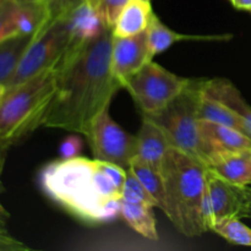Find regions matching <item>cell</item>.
<instances>
[{
    "label": "cell",
    "mask_w": 251,
    "mask_h": 251,
    "mask_svg": "<svg viewBox=\"0 0 251 251\" xmlns=\"http://www.w3.org/2000/svg\"><path fill=\"white\" fill-rule=\"evenodd\" d=\"M113 32L69 47L58 61L56 90L43 126L85 135L93 120L109 109L122 88L112 74Z\"/></svg>",
    "instance_id": "1"
},
{
    "label": "cell",
    "mask_w": 251,
    "mask_h": 251,
    "mask_svg": "<svg viewBox=\"0 0 251 251\" xmlns=\"http://www.w3.org/2000/svg\"><path fill=\"white\" fill-rule=\"evenodd\" d=\"M126 169L86 157L49 162L38 174L50 200L87 225L110 223L122 216Z\"/></svg>",
    "instance_id": "2"
},
{
    "label": "cell",
    "mask_w": 251,
    "mask_h": 251,
    "mask_svg": "<svg viewBox=\"0 0 251 251\" xmlns=\"http://www.w3.org/2000/svg\"><path fill=\"white\" fill-rule=\"evenodd\" d=\"M207 168L203 162L172 146L161 166L166 191L164 215L186 237L207 232L203 217Z\"/></svg>",
    "instance_id": "3"
},
{
    "label": "cell",
    "mask_w": 251,
    "mask_h": 251,
    "mask_svg": "<svg viewBox=\"0 0 251 251\" xmlns=\"http://www.w3.org/2000/svg\"><path fill=\"white\" fill-rule=\"evenodd\" d=\"M58 63L6 88L0 100V141L9 147L43 126L56 90Z\"/></svg>",
    "instance_id": "4"
},
{
    "label": "cell",
    "mask_w": 251,
    "mask_h": 251,
    "mask_svg": "<svg viewBox=\"0 0 251 251\" xmlns=\"http://www.w3.org/2000/svg\"><path fill=\"white\" fill-rule=\"evenodd\" d=\"M201 80H191L190 85L166 108L153 114H144L158 125L171 145L208 167L210 153L199 129L198 100Z\"/></svg>",
    "instance_id": "5"
},
{
    "label": "cell",
    "mask_w": 251,
    "mask_h": 251,
    "mask_svg": "<svg viewBox=\"0 0 251 251\" xmlns=\"http://www.w3.org/2000/svg\"><path fill=\"white\" fill-rule=\"evenodd\" d=\"M190 78L181 77L154 61H149L140 70L122 82L144 114L159 112L190 85Z\"/></svg>",
    "instance_id": "6"
},
{
    "label": "cell",
    "mask_w": 251,
    "mask_h": 251,
    "mask_svg": "<svg viewBox=\"0 0 251 251\" xmlns=\"http://www.w3.org/2000/svg\"><path fill=\"white\" fill-rule=\"evenodd\" d=\"M69 44L70 37L65 21L60 17L55 21L48 22L41 31L37 32L6 88L19 85L55 65L65 54Z\"/></svg>",
    "instance_id": "7"
},
{
    "label": "cell",
    "mask_w": 251,
    "mask_h": 251,
    "mask_svg": "<svg viewBox=\"0 0 251 251\" xmlns=\"http://www.w3.org/2000/svg\"><path fill=\"white\" fill-rule=\"evenodd\" d=\"M93 157L129 169L137 154V137L125 131L109 115V109L98 115L85 134Z\"/></svg>",
    "instance_id": "8"
},
{
    "label": "cell",
    "mask_w": 251,
    "mask_h": 251,
    "mask_svg": "<svg viewBox=\"0 0 251 251\" xmlns=\"http://www.w3.org/2000/svg\"><path fill=\"white\" fill-rule=\"evenodd\" d=\"M240 201L239 186L228 183L207 168L203 200V217L207 230L226 218L239 217Z\"/></svg>",
    "instance_id": "9"
},
{
    "label": "cell",
    "mask_w": 251,
    "mask_h": 251,
    "mask_svg": "<svg viewBox=\"0 0 251 251\" xmlns=\"http://www.w3.org/2000/svg\"><path fill=\"white\" fill-rule=\"evenodd\" d=\"M153 56L149 48L147 32L130 37H114L112 43L110 69L114 77L122 82L151 61Z\"/></svg>",
    "instance_id": "10"
},
{
    "label": "cell",
    "mask_w": 251,
    "mask_h": 251,
    "mask_svg": "<svg viewBox=\"0 0 251 251\" xmlns=\"http://www.w3.org/2000/svg\"><path fill=\"white\" fill-rule=\"evenodd\" d=\"M199 129L210 153L208 166L220 154L251 150V137L235 127L199 119Z\"/></svg>",
    "instance_id": "11"
},
{
    "label": "cell",
    "mask_w": 251,
    "mask_h": 251,
    "mask_svg": "<svg viewBox=\"0 0 251 251\" xmlns=\"http://www.w3.org/2000/svg\"><path fill=\"white\" fill-rule=\"evenodd\" d=\"M60 19V17H59ZM68 28L70 44L77 47L100 37L107 29L102 17L88 0H82L61 16Z\"/></svg>",
    "instance_id": "12"
},
{
    "label": "cell",
    "mask_w": 251,
    "mask_h": 251,
    "mask_svg": "<svg viewBox=\"0 0 251 251\" xmlns=\"http://www.w3.org/2000/svg\"><path fill=\"white\" fill-rule=\"evenodd\" d=\"M137 137V154L135 158L161 171L162 161L172 147L163 130L151 119L144 117Z\"/></svg>",
    "instance_id": "13"
},
{
    "label": "cell",
    "mask_w": 251,
    "mask_h": 251,
    "mask_svg": "<svg viewBox=\"0 0 251 251\" xmlns=\"http://www.w3.org/2000/svg\"><path fill=\"white\" fill-rule=\"evenodd\" d=\"M202 91L229 108L243 123L245 134L251 137V107L230 81L225 78L202 80Z\"/></svg>",
    "instance_id": "14"
},
{
    "label": "cell",
    "mask_w": 251,
    "mask_h": 251,
    "mask_svg": "<svg viewBox=\"0 0 251 251\" xmlns=\"http://www.w3.org/2000/svg\"><path fill=\"white\" fill-rule=\"evenodd\" d=\"M211 171L237 186L251 184V150L220 154L208 166Z\"/></svg>",
    "instance_id": "15"
},
{
    "label": "cell",
    "mask_w": 251,
    "mask_h": 251,
    "mask_svg": "<svg viewBox=\"0 0 251 251\" xmlns=\"http://www.w3.org/2000/svg\"><path fill=\"white\" fill-rule=\"evenodd\" d=\"M151 2L146 0H129L120 12L112 32L114 37H130L142 33L152 19Z\"/></svg>",
    "instance_id": "16"
},
{
    "label": "cell",
    "mask_w": 251,
    "mask_h": 251,
    "mask_svg": "<svg viewBox=\"0 0 251 251\" xmlns=\"http://www.w3.org/2000/svg\"><path fill=\"white\" fill-rule=\"evenodd\" d=\"M154 206L145 202H134L122 199V217L134 230L142 237L157 242L158 232L156 218L153 215Z\"/></svg>",
    "instance_id": "17"
},
{
    "label": "cell",
    "mask_w": 251,
    "mask_h": 251,
    "mask_svg": "<svg viewBox=\"0 0 251 251\" xmlns=\"http://www.w3.org/2000/svg\"><path fill=\"white\" fill-rule=\"evenodd\" d=\"M147 32V42H149V48L151 51V55L154 56L162 51L167 50L171 48L174 43L180 41H208V39H225V37H206V36H188V34L178 33L169 28L168 26L163 24L161 20L157 17V15H152V19L150 21L149 27L146 29Z\"/></svg>",
    "instance_id": "18"
},
{
    "label": "cell",
    "mask_w": 251,
    "mask_h": 251,
    "mask_svg": "<svg viewBox=\"0 0 251 251\" xmlns=\"http://www.w3.org/2000/svg\"><path fill=\"white\" fill-rule=\"evenodd\" d=\"M36 34L12 37L0 43V85L7 86L10 82L25 51Z\"/></svg>",
    "instance_id": "19"
},
{
    "label": "cell",
    "mask_w": 251,
    "mask_h": 251,
    "mask_svg": "<svg viewBox=\"0 0 251 251\" xmlns=\"http://www.w3.org/2000/svg\"><path fill=\"white\" fill-rule=\"evenodd\" d=\"M203 80V78H202ZM198 118L200 120L216 123V124L227 125V126L235 127L244 132L243 123L239 118L220 100L210 97L202 91V81H201L200 93L198 100Z\"/></svg>",
    "instance_id": "20"
},
{
    "label": "cell",
    "mask_w": 251,
    "mask_h": 251,
    "mask_svg": "<svg viewBox=\"0 0 251 251\" xmlns=\"http://www.w3.org/2000/svg\"><path fill=\"white\" fill-rule=\"evenodd\" d=\"M129 169L137 176L145 189L149 191V194L156 202V207L164 212L166 210V191H164V183L161 171L137 158H134Z\"/></svg>",
    "instance_id": "21"
},
{
    "label": "cell",
    "mask_w": 251,
    "mask_h": 251,
    "mask_svg": "<svg viewBox=\"0 0 251 251\" xmlns=\"http://www.w3.org/2000/svg\"><path fill=\"white\" fill-rule=\"evenodd\" d=\"M212 232L217 233L232 244L251 247V228L240 222L239 217H229L216 223Z\"/></svg>",
    "instance_id": "22"
},
{
    "label": "cell",
    "mask_w": 251,
    "mask_h": 251,
    "mask_svg": "<svg viewBox=\"0 0 251 251\" xmlns=\"http://www.w3.org/2000/svg\"><path fill=\"white\" fill-rule=\"evenodd\" d=\"M17 2L7 0L0 7V43L12 37L21 36L17 25Z\"/></svg>",
    "instance_id": "23"
},
{
    "label": "cell",
    "mask_w": 251,
    "mask_h": 251,
    "mask_svg": "<svg viewBox=\"0 0 251 251\" xmlns=\"http://www.w3.org/2000/svg\"><path fill=\"white\" fill-rule=\"evenodd\" d=\"M122 199L127 201H134V202L149 203V205L156 207V202L152 199V196L150 195L141 181L137 179V176L130 169H126V179H125L124 188H123Z\"/></svg>",
    "instance_id": "24"
},
{
    "label": "cell",
    "mask_w": 251,
    "mask_h": 251,
    "mask_svg": "<svg viewBox=\"0 0 251 251\" xmlns=\"http://www.w3.org/2000/svg\"><path fill=\"white\" fill-rule=\"evenodd\" d=\"M100 14L107 28L113 29L117 24L120 12L123 11L129 0H88Z\"/></svg>",
    "instance_id": "25"
},
{
    "label": "cell",
    "mask_w": 251,
    "mask_h": 251,
    "mask_svg": "<svg viewBox=\"0 0 251 251\" xmlns=\"http://www.w3.org/2000/svg\"><path fill=\"white\" fill-rule=\"evenodd\" d=\"M83 149V141L78 135L73 132L66 136L59 146V156L60 158H74L80 156Z\"/></svg>",
    "instance_id": "26"
},
{
    "label": "cell",
    "mask_w": 251,
    "mask_h": 251,
    "mask_svg": "<svg viewBox=\"0 0 251 251\" xmlns=\"http://www.w3.org/2000/svg\"><path fill=\"white\" fill-rule=\"evenodd\" d=\"M82 0H51L48 4L49 9V21H55L56 19L65 15L69 10L75 7Z\"/></svg>",
    "instance_id": "27"
},
{
    "label": "cell",
    "mask_w": 251,
    "mask_h": 251,
    "mask_svg": "<svg viewBox=\"0 0 251 251\" xmlns=\"http://www.w3.org/2000/svg\"><path fill=\"white\" fill-rule=\"evenodd\" d=\"M240 190V210L239 218L251 220V188L249 185L239 186Z\"/></svg>",
    "instance_id": "28"
},
{
    "label": "cell",
    "mask_w": 251,
    "mask_h": 251,
    "mask_svg": "<svg viewBox=\"0 0 251 251\" xmlns=\"http://www.w3.org/2000/svg\"><path fill=\"white\" fill-rule=\"evenodd\" d=\"M29 250L27 245L20 242L12 235H4L0 237V251H26Z\"/></svg>",
    "instance_id": "29"
},
{
    "label": "cell",
    "mask_w": 251,
    "mask_h": 251,
    "mask_svg": "<svg viewBox=\"0 0 251 251\" xmlns=\"http://www.w3.org/2000/svg\"><path fill=\"white\" fill-rule=\"evenodd\" d=\"M10 220V213L6 208L4 207V205L0 201V237H4V235H11L9 232V225Z\"/></svg>",
    "instance_id": "30"
},
{
    "label": "cell",
    "mask_w": 251,
    "mask_h": 251,
    "mask_svg": "<svg viewBox=\"0 0 251 251\" xmlns=\"http://www.w3.org/2000/svg\"><path fill=\"white\" fill-rule=\"evenodd\" d=\"M10 147L7 145H5L4 142L0 141V196L2 195V193L5 191L4 184H2V172H4V167H5V162H6V157H7V151H9Z\"/></svg>",
    "instance_id": "31"
},
{
    "label": "cell",
    "mask_w": 251,
    "mask_h": 251,
    "mask_svg": "<svg viewBox=\"0 0 251 251\" xmlns=\"http://www.w3.org/2000/svg\"><path fill=\"white\" fill-rule=\"evenodd\" d=\"M230 2L235 9L251 11V0H230Z\"/></svg>",
    "instance_id": "32"
},
{
    "label": "cell",
    "mask_w": 251,
    "mask_h": 251,
    "mask_svg": "<svg viewBox=\"0 0 251 251\" xmlns=\"http://www.w3.org/2000/svg\"><path fill=\"white\" fill-rule=\"evenodd\" d=\"M5 92H6V86L0 85V100H1V98L4 97Z\"/></svg>",
    "instance_id": "33"
},
{
    "label": "cell",
    "mask_w": 251,
    "mask_h": 251,
    "mask_svg": "<svg viewBox=\"0 0 251 251\" xmlns=\"http://www.w3.org/2000/svg\"><path fill=\"white\" fill-rule=\"evenodd\" d=\"M12 1L16 2H28V1H38V0H12ZM43 1V0H42Z\"/></svg>",
    "instance_id": "34"
},
{
    "label": "cell",
    "mask_w": 251,
    "mask_h": 251,
    "mask_svg": "<svg viewBox=\"0 0 251 251\" xmlns=\"http://www.w3.org/2000/svg\"><path fill=\"white\" fill-rule=\"evenodd\" d=\"M6 1H7V0H0V7H1L2 5H4Z\"/></svg>",
    "instance_id": "35"
},
{
    "label": "cell",
    "mask_w": 251,
    "mask_h": 251,
    "mask_svg": "<svg viewBox=\"0 0 251 251\" xmlns=\"http://www.w3.org/2000/svg\"><path fill=\"white\" fill-rule=\"evenodd\" d=\"M43 1H44V2H47V4H49V2H50L51 0H43Z\"/></svg>",
    "instance_id": "36"
},
{
    "label": "cell",
    "mask_w": 251,
    "mask_h": 251,
    "mask_svg": "<svg viewBox=\"0 0 251 251\" xmlns=\"http://www.w3.org/2000/svg\"><path fill=\"white\" fill-rule=\"evenodd\" d=\"M146 1H150V0H146Z\"/></svg>",
    "instance_id": "37"
}]
</instances>
